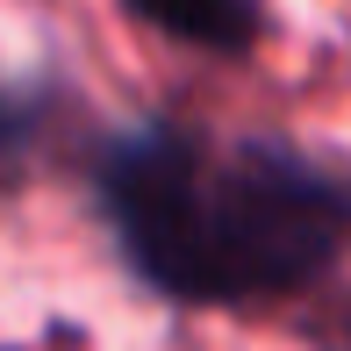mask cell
I'll use <instances>...</instances> for the list:
<instances>
[{"label":"cell","mask_w":351,"mask_h":351,"mask_svg":"<svg viewBox=\"0 0 351 351\" xmlns=\"http://www.w3.org/2000/svg\"><path fill=\"white\" fill-rule=\"evenodd\" d=\"M115 251L130 273L186 308H251L315 287L344 251V180L280 136L130 130L93 165Z\"/></svg>","instance_id":"1"},{"label":"cell","mask_w":351,"mask_h":351,"mask_svg":"<svg viewBox=\"0 0 351 351\" xmlns=\"http://www.w3.org/2000/svg\"><path fill=\"white\" fill-rule=\"evenodd\" d=\"M136 22H151L158 36L194 43L215 58H251L265 36V8L258 0H122Z\"/></svg>","instance_id":"2"},{"label":"cell","mask_w":351,"mask_h":351,"mask_svg":"<svg viewBox=\"0 0 351 351\" xmlns=\"http://www.w3.org/2000/svg\"><path fill=\"white\" fill-rule=\"evenodd\" d=\"M22 165H29V108L0 86V194L22 180Z\"/></svg>","instance_id":"3"}]
</instances>
